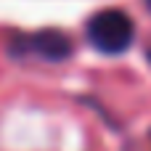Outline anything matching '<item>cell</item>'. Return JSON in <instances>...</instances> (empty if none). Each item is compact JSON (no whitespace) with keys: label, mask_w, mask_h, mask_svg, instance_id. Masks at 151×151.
I'll return each mask as SVG.
<instances>
[{"label":"cell","mask_w":151,"mask_h":151,"mask_svg":"<svg viewBox=\"0 0 151 151\" xmlns=\"http://www.w3.org/2000/svg\"><path fill=\"white\" fill-rule=\"evenodd\" d=\"M85 35H88V42L96 50L117 56V53H125L133 45V40H135V24H133V19L125 11L106 8V11H98V13H93L88 19Z\"/></svg>","instance_id":"1"},{"label":"cell","mask_w":151,"mask_h":151,"mask_svg":"<svg viewBox=\"0 0 151 151\" xmlns=\"http://www.w3.org/2000/svg\"><path fill=\"white\" fill-rule=\"evenodd\" d=\"M19 48L27 53H37L48 61H64L72 53V40H69V35H64L58 29H42V32L24 37L19 42Z\"/></svg>","instance_id":"2"},{"label":"cell","mask_w":151,"mask_h":151,"mask_svg":"<svg viewBox=\"0 0 151 151\" xmlns=\"http://www.w3.org/2000/svg\"><path fill=\"white\" fill-rule=\"evenodd\" d=\"M146 56H149V61H151V48H149V50H146Z\"/></svg>","instance_id":"3"},{"label":"cell","mask_w":151,"mask_h":151,"mask_svg":"<svg viewBox=\"0 0 151 151\" xmlns=\"http://www.w3.org/2000/svg\"><path fill=\"white\" fill-rule=\"evenodd\" d=\"M146 5H149V8H151V0H146Z\"/></svg>","instance_id":"4"}]
</instances>
